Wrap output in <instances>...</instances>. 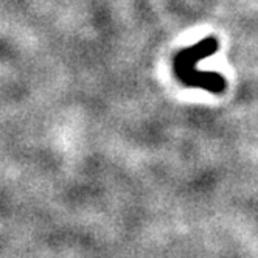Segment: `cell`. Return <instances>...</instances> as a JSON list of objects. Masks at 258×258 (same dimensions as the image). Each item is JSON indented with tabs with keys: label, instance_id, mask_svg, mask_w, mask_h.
Returning <instances> with one entry per match:
<instances>
[{
	"label": "cell",
	"instance_id": "1",
	"mask_svg": "<svg viewBox=\"0 0 258 258\" xmlns=\"http://www.w3.org/2000/svg\"><path fill=\"white\" fill-rule=\"evenodd\" d=\"M218 48V39L209 36L191 47L179 50L173 59V70L177 81L185 87H198L216 95L223 94L226 90L224 77L216 72H202L198 69V62L215 54Z\"/></svg>",
	"mask_w": 258,
	"mask_h": 258
}]
</instances>
